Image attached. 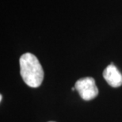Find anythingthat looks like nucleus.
Segmentation results:
<instances>
[{
  "mask_svg": "<svg viewBox=\"0 0 122 122\" xmlns=\"http://www.w3.org/2000/svg\"><path fill=\"white\" fill-rule=\"evenodd\" d=\"M103 77L112 87H119L122 85V74L113 63L107 66L104 70Z\"/></svg>",
  "mask_w": 122,
  "mask_h": 122,
  "instance_id": "3",
  "label": "nucleus"
},
{
  "mask_svg": "<svg viewBox=\"0 0 122 122\" xmlns=\"http://www.w3.org/2000/svg\"><path fill=\"white\" fill-rule=\"evenodd\" d=\"M75 87L82 98L86 101L95 98L98 94V89L95 84V80L91 77L79 79L75 82Z\"/></svg>",
  "mask_w": 122,
  "mask_h": 122,
  "instance_id": "2",
  "label": "nucleus"
},
{
  "mask_svg": "<svg viewBox=\"0 0 122 122\" xmlns=\"http://www.w3.org/2000/svg\"><path fill=\"white\" fill-rule=\"evenodd\" d=\"M21 78L29 86H40L44 79V71L38 59L32 53L23 54L19 60Z\"/></svg>",
  "mask_w": 122,
  "mask_h": 122,
  "instance_id": "1",
  "label": "nucleus"
},
{
  "mask_svg": "<svg viewBox=\"0 0 122 122\" xmlns=\"http://www.w3.org/2000/svg\"><path fill=\"white\" fill-rule=\"evenodd\" d=\"M48 122H55V121H48Z\"/></svg>",
  "mask_w": 122,
  "mask_h": 122,
  "instance_id": "5",
  "label": "nucleus"
},
{
  "mask_svg": "<svg viewBox=\"0 0 122 122\" xmlns=\"http://www.w3.org/2000/svg\"><path fill=\"white\" fill-rule=\"evenodd\" d=\"M2 95L1 94V95H0V101L2 102Z\"/></svg>",
  "mask_w": 122,
  "mask_h": 122,
  "instance_id": "4",
  "label": "nucleus"
}]
</instances>
